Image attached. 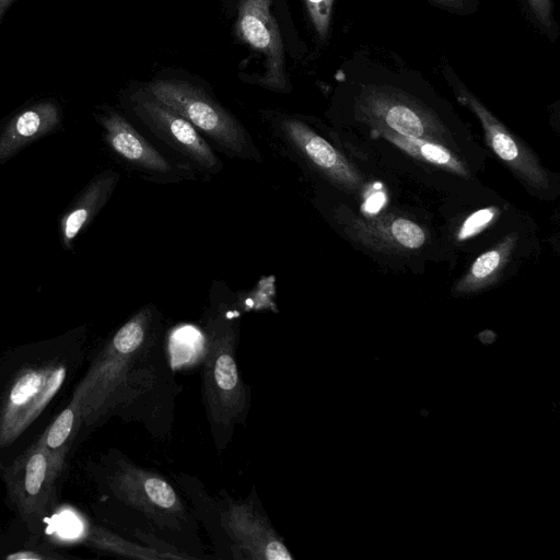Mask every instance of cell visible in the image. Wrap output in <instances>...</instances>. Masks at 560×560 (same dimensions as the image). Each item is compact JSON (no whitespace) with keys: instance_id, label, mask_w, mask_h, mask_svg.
<instances>
[{"instance_id":"obj_20","label":"cell","mask_w":560,"mask_h":560,"mask_svg":"<svg viewBox=\"0 0 560 560\" xmlns=\"http://www.w3.org/2000/svg\"><path fill=\"white\" fill-rule=\"evenodd\" d=\"M85 540L91 547L118 557L139 560H161L154 550L100 525L88 527Z\"/></svg>"},{"instance_id":"obj_3","label":"cell","mask_w":560,"mask_h":560,"mask_svg":"<svg viewBox=\"0 0 560 560\" xmlns=\"http://www.w3.org/2000/svg\"><path fill=\"white\" fill-rule=\"evenodd\" d=\"M242 315L237 295L226 284L213 283L200 320L205 337L201 399L219 454L228 448L237 427L246 423L252 406L250 387L237 362Z\"/></svg>"},{"instance_id":"obj_9","label":"cell","mask_w":560,"mask_h":560,"mask_svg":"<svg viewBox=\"0 0 560 560\" xmlns=\"http://www.w3.org/2000/svg\"><path fill=\"white\" fill-rule=\"evenodd\" d=\"M66 366L50 362L23 369L0 408V448L11 445L37 419L61 388Z\"/></svg>"},{"instance_id":"obj_21","label":"cell","mask_w":560,"mask_h":560,"mask_svg":"<svg viewBox=\"0 0 560 560\" xmlns=\"http://www.w3.org/2000/svg\"><path fill=\"white\" fill-rule=\"evenodd\" d=\"M498 215L495 208H485L471 213L462 224L457 238L463 241L482 232Z\"/></svg>"},{"instance_id":"obj_16","label":"cell","mask_w":560,"mask_h":560,"mask_svg":"<svg viewBox=\"0 0 560 560\" xmlns=\"http://www.w3.org/2000/svg\"><path fill=\"white\" fill-rule=\"evenodd\" d=\"M349 233L368 245L396 249H418L425 243V233L420 225L402 217L375 220H354L346 223Z\"/></svg>"},{"instance_id":"obj_8","label":"cell","mask_w":560,"mask_h":560,"mask_svg":"<svg viewBox=\"0 0 560 560\" xmlns=\"http://www.w3.org/2000/svg\"><path fill=\"white\" fill-rule=\"evenodd\" d=\"M130 108L150 137L190 165L202 180L212 178L223 170V161L203 136L186 118L148 92L133 93Z\"/></svg>"},{"instance_id":"obj_17","label":"cell","mask_w":560,"mask_h":560,"mask_svg":"<svg viewBox=\"0 0 560 560\" xmlns=\"http://www.w3.org/2000/svg\"><path fill=\"white\" fill-rule=\"evenodd\" d=\"M515 243L516 236L508 235L494 247L478 256L468 271L456 282L454 292H477L495 282L510 259Z\"/></svg>"},{"instance_id":"obj_24","label":"cell","mask_w":560,"mask_h":560,"mask_svg":"<svg viewBox=\"0 0 560 560\" xmlns=\"http://www.w3.org/2000/svg\"><path fill=\"white\" fill-rule=\"evenodd\" d=\"M8 560H28V559H48L50 557L40 555L38 552L32 551V550H22L14 553H11L5 557Z\"/></svg>"},{"instance_id":"obj_10","label":"cell","mask_w":560,"mask_h":560,"mask_svg":"<svg viewBox=\"0 0 560 560\" xmlns=\"http://www.w3.org/2000/svg\"><path fill=\"white\" fill-rule=\"evenodd\" d=\"M361 120L375 130L385 129L395 133L425 139L445 145L452 136L440 119L410 97L385 89H369L358 102Z\"/></svg>"},{"instance_id":"obj_4","label":"cell","mask_w":560,"mask_h":560,"mask_svg":"<svg viewBox=\"0 0 560 560\" xmlns=\"http://www.w3.org/2000/svg\"><path fill=\"white\" fill-rule=\"evenodd\" d=\"M175 486L188 501L205 528L213 558L224 560H291L283 537L273 527L256 487L235 499L225 489L212 495L201 480L183 471L171 472Z\"/></svg>"},{"instance_id":"obj_23","label":"cell","mask_w":560,"mask_h":560,"mask_svg":"<svg viewBox=\"0 0 560 560\" xmlns=\"http://www.w3.org/2000/svg\"><path fill=\"white\" fill-rule=\"evenodd\" d=\"M527 2L538 21L550 27L552 21L551 0H527Z\"/></svg>"},{"instance_id":"obj_22","label":"cell","mask_w":560,"mask_h":560,"mask_svg":"<svg viewBox=\"0 0 560 560\" xmlns=\"http://www.w3.org/2000/svg\"><path fill=\"white\" fill-rule=\"evenodd\" d=\"M312 23L317 34L324 38L327 35L334 0H305Z\"/></svg>"},{"instance_id":"obj_7","label":"cell","mask_w":560,"mask_h":560,"mask_svg":"<svg viewBox=\"0 0 560 560\" xmlns=\"http://www.w3.org/2000/svg\"><path fill=\"white\" fill-rule=\"evenodd\" d=\"M103 138L117 160L140 179L158 185L201 179L186 162L170 153L115 109L97 116Z\"/></svg>"},{"instance_id":"obj_12","label":"cell","mask_w":560,"mask_h":560,"mask_svg":"<svg viewBox=\"0 0 560 560\" xmlns=\"http://www.w3.org/2000/svg\"><path fill=\"white\" fill-rule=\"evenodd\" d=\"M270 3L271 0H242L237 31L245 43L266 57V73L259 82L268 89L285 91L282 42Z\"/></svg>"},{"instance_id":"obj_25","label":"cell","mask_w":560,"mask_h":560,"mask_svg":"<svg viewBox=\"0 0 560 560\" xmlns=\"http://www.w3.org/2000/svg\"><path fill=\"white\" fill-rule=\"evenodd\" d=\"M385 200L384 194L375 192L365 202L366 211L373 213L376 212Z\"/></svg>"},{"instance_id":"obj_14","label":"cell","mask_w":560,"mask_h":560,"mask_svg":"<svg viewBox=\"0 0 560 560\" xmlns=\"http://www.w3.org/2000/svg\"><path fill=\"white\" fill-rule=\"evenodd\" d=\"M59 122L60 110L52 101H40L19 112L0 132V162L44 137Z\"/></svg>"},{"instance_id":"obj_26","label":"cell","mask_w":560,"mask_h":560,"mask_svg":"<svg viewBox=\"0 0 560 560\" xmlns=\"http://www.w3.org/2000/svg\"><path fill=\"white\" fill-rule=\"evenodd\" d=\"M16 0H0V21L3 19L5 12Z\"/></svg>"},{"instance_id":"obj_1","label":"cell","mask_w":560,"mask_h":560,"mask_svg":"<svg viewBox=\"0 0 560 560\" xmlns=\"http://www.w3.org/2000/svg\"><path fill=\"white\" fill-rule=\"evenodd\" d=\"M180 392L166 349L163 315L154 303H148L107 339L70 404L79 411L81 428L119 417L165 441L172 434Z\"/></svg>"},{"instance_id":"obj_19","label":"cell","mask_w":560,"mask_h":560,"mask_svg":"<svg viewBox=\"0 0 560 560\" xmlns=\"http://www.w3.org/2000/svg\"><path fill=\"white\" fill-rule=\"evenodd\" d=\"M79 429H81L79 411L69 402V405L44 430L37 442L47 451L57 464L65 467L66 457Z\"/></svg>"},{"instance_id":"obj_6","label":"cell","mask_w":560,"mask_h":560,"mask_svg":"<svg viewBox=\"0 0 560 560\" xmlns=\"http://www.w3.org/2000/svg\"><path fill=\"white\" fill-rule=\"evenodd\" d=\"M264 120L268 142L280 156L337 188L354 192L362 187L352 163L311 121L282 112L266 113Z\"/></svg>"},{"instance_id":"obj_18","label":"cell","mask_w":560,"mask_h":560,"mask_svg":"<svg viewBox=\"0 0 560 560\" xmlns=\"http://www.w3.org/2000/svg\"><path fill=\"white\" fill-rule=\"evenodd\" d=\"M376 131L396 147L420 161L442 167L460 176H469L466 164L445 144L401 136L385 129H378Z\"/></svg>"},{"instance_id":"obj_11","label":"cell","mask_w":560,"mask_h":560,"mask_svg":"<svg viewBox=\"0 0 560 560\" xmlns=\"http://www.w3.org/2000/svg\"><path fill=\"white\" fill-rule=\"evenodd\" d=\"M62 471L63 467L37 441L8 468V492L25 521L36 522L46 516Z\"/></svg>"},{"instance_id":"obj_2","label":"cell","mask_w":560,"mask_h":560,"mask_svg":"<svg viewBox=\"0 0 560 560\" xmlns=\"http://www.w3.org/2000/svg\"><path fill=\"white\" fill-rule=\"evenodd\" d=\"M101 480L121 514L128 539L154 550L161 560L211 558L188 501L163 474L115 451L102 467Z\"/></svg>"},{"instance_id":"obj_15","label":"cell","mask_w":560,"mask_h":560,"mask_svg":"<svg viewBox=\"0 0 560 560\" xmlns=\"http://www.w3.org/2000/svg\"><path fill=\"white\" fill-rule=\"evenodd\" d=\"M118 182V172L105 170L86 185L60 221V238L65 248L71 249L74 238L106 205Z\"/></svg>"},{"instance_id":"obj_27","label":"cell","mask_w":560,"mask_h":560,"mask_svg":"<svg viewBox=\"0 0 560 560\" xmlns=\"http://www.w3.org/2000/svg\"><path fill=\"white\" fill-rule=\"evenodd\" d=\"M442 5L451 7V8H457L460 7L462 0H433Z\"/></svg>"},{"instance_id":"obj_5","label":"cell","mask_w":560,"mask_h":560,"mask_svg":"<svg viewBox=\"0 0 560 560\" xmlns=\"http://www.w3.org/2000/svg\"><path fill=\"white\" fill-rule=\"evenodd\" d=\"M147 92L186 118L217 153L244 162H262L245 126L202 89L186 81L162 79L151 82Z\"/></svg>"},{"instance_id":"obj_13","label":"cell","mask_w":560,"mask_h":560,"mask_svg":"<svg viewBox=\"0 0 560 560\" xmlns=\"http://www.w3.org/2000/svg\"><path fill=\"white\" fill-rule=\"evenodd\" d=\"M458 100L476 114L488 145L510 168L536 189H546L549 179L534 153L513 136L471 93L457 86Z\"/></svg>"}]
</instances>
